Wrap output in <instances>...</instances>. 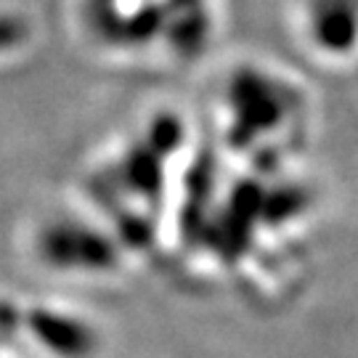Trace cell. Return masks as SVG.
<instances>
[{"label":"cell","mask_w":358,"mask_h":358,"mask_svg":"<svg viewBox=\"0 0 358 358\" xmlns=\"http://www.w3.org/2000/svg\"><path fill=\"white\" fill-rule=\"evenodd\" d=\"M234 128L239 138H255L260 133L273 128L279 122L284 106L273 85H268L263 77L244 75L234 85Z\"/></svg>","instance_id":"1"},{"label":"cell","mask_w":358,"mask_h":358,"mask_svg":"<svg viewBox=\"0 0 358 358\" xmlns=\"http://www.w3.org/2000/svg\"><path fill=\"white\" fill-rule=\"evenodd\" d=\"M43 250L59 266H83V268H109L115 266V250L101 234L83 226H56L45 234Z\"/></svg>","instance_id":"2"},{"label":"cell","mask_w":358,"mask_h":358,"mask_svg":"<svg viewBox=\"0 0 358 358\" xmlns=\"http://www.w3.org/2000/svg\"><path fill=\"white\" fill-rule=\"evenodd\" d=\"M32 329L40 334V340L45 345L66 358H85L96 350V334L90 332L83 321H72L64 316L38 310L32 316Z\"/></svg>","instance_id":"3"}]
</instances>
